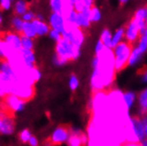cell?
Returning a JSON list of instances; mask_svg holds the SVG:
<instances>
[{
  "label": "cell",
  "instance_id": "obj_13",
  "mask_svg": "<svg viewBox=\"0 0 147 146\" xmlns=\"http://www.w3.org/2000/svg\"><path fill=\"white\" fill-rule=\"evenodd\" d=\"M13 129H14V123L13 119L6 116H3L2 123L0 125V133L10 135L13 132Z\"/></svg>",
  "mask_w": 147,
  "mask_h": 146
},
{
  "label": "cell",
  "instance_id": "obj_23",
  "mask_svg": "<svg viewBox=\"0 0 147 146\" xmlns=\"http://www.w3.org/2000/svg\"><path fill=\"white\" fill-rule=\"evenodd\" d=\"M51 7L53 13H61V4L62 0H51ZM61 14V13H60Z\"/></svg>",
  "mask_w": 147,
  "mask_h": 146
},
{
  "label": "cell",
  "instance_id": "obj_26",
  "mask_svg": "<svg viewBox=\"0 0 147 146\" xmlns=\"http://www.w3.org/2000/svg\"><path fill=\"white\" fill-rule=\"evenodd\" d=\"M138 48L139 49V50L142 53H144L147 50V37L143 35L140 36V42H139V45Z\"/></svg>",
  "mask_w": 147,
  "mask_h": 146
},
{
  "label": "cell",
  "instance_id": "obj_42",
  "mask_svg": "<svg viewBox=\"0 0 147 146\" xmlns=\"http://www.w3.org/2000/svg\"><path fill=\"white\" fill-rule=\"evenodd\" d=\"M2 23V18H1V16H0V24Z\"/></svg>",
  "mask_w": 147,
  "mask_h": 146
},
{
  "label": "cell",
  "instance_id": "obj_7",
  "mask_svg": "<svg viewBox=\"0 0 147 146\" xmlns=\"http://www.w3.org/2000/svg\"><path fill=\"white\" fill-rule=\"evenodd\" d=\"M0 38L5 40L8 44L12 46L13 50L16 51H20L22 50V42H20V36L16 32H10V31H5V32H0Z\"/></svg>",
  "mask_w": 147,
  "mask_h": 146
},
{
  "label": "cell",
  "instance_id": "obj_32",
  "mask_svg": "<svg viewBox=\"0 0 147 146\" xmlns=\"http://www.w3.org/2000/svg\"><path fill=\"white\" fill-rule=\"evenodd\" d=\"M67 60L65 59H63L59 56H58L57 54L55 55L54 57V63L57 65V66H61V65H65L66 63H67Z\"/></svg>",
  "mask_w": 147,
  "mask_h": 146
},
{
  "label": "cell",
  "instance_id": "obj_29",
  "mask_svg": "<svg viewBox=\"0 0 147 146\" xmlns=\"http://www.w3.org/2000/svg\"><path fill=\"white\" fill-rule=\"evenodd\" d=\"M12 0H0V10H8L11 5Z\"/></svg>",
  "mask_w": 147,
  "mask_h": 146
},
{
  "label": "cell",
  "instance_id": "obj_18",
  "mask_svg": "<svg viewBox=\"0 0 147 146\" xmlns=\"http://www.w3.org/2000/svg\"><path fill=\"white\" fill-rule=\"evenodd\" d=\"M139 105L142 114L147 113V89L142 92L141 95L139 96Z\"/></svg>",
  "mask_w": 147,
  "mask_h": 146
},
{
  "label": "cell",
  "instance_id": "obj_20",
  "mask_svg": "<svg viewBox=\"0 0 147 146\" xmlns=\"http://www.w3.org/2000/svg\"><path fill=\"white\" fill-rule=\"evenodd\" d=\"M12 27L20 35L22 32V27H23V20H22L19 17H14L12 20Z\"/></svg>",
  "mask_w": 147,
  "mask_h": 146
},
{
  "label": "cell",
  "instance_id": "obj_11",
  "mask_svg": "<svg viewBox=\"0 0 147 146\" xmlns=\"http://www.w3.org/2000/svg\"><path fill=\"white\" fill-rule=\"evenodd\" d=\"M50 23H51V27L52 28V29H55L61 33L63 29H64L65 19L63 18V16L60 13H53L51 16Z\"/></svg>",
  "mask_w": 147,
  "mask_h": 146
},
{
  "label": "cell",
  "instance_id": "obj_12",
  "mask_svg": "<svg viewBox=\"0 0 147 146\" xmlns=\"http://www.w3.org/2000/svg\"><path fill=\"white\" fill-rule=\"evenodd\" d=\"M20 56H22L25 65L28 67H36V59H35V56H34L33 50L22 49V50H20Z\"/></svg>",
  "mask_w": 147,
  "mask_h": 146
},
{
  "label": "cell",
  "instance_id": "obj_21",
  "mask_svg": "<svg viewBox=\"0 0 147 146\" xmlns=\"http://www.w3.org/2000/svg\"><path fill=\"white\" fill-rule=\"evenodd\" d=\"M100 40L104 44L105 46L112 49V38H111V34H110V32L108 30H104L103 31Z\"/></svg>",
  "mask_w": 147,
  "mask_h": 146
},
{
  "label": "cell",
  "instance_id": "obj_35",
  "mask_svg": "<svg viewBox=\"0 0 147 146\" xmlns=\"http://www.w3.org/2000/svg\"><path fill=\"white\" fill-rule=\"evenodd\" d=\"M83 5H84L85 7L87 8H91L92 3H93V0H82Z\"/></svg>",
  "mask_w": 147,
  "mask_h": 146
},
{
  "label": "cell",
  "instance_id": "obj_4",
  "mask_svg": "<svg viewBox=\"0 0 147 146\" xmlns=\"http://www.w3.org/2000/svg\"><path fill=\"white\" fill-rule=\"evenodd\" d=\"M56 54L67 61L75 60L80 55V48L72 44L67 39L61 37L57 41Z\"/></svg>",
  "mask_w": 147,
  "mask_h": 146
},
{
  "label": "cell",
  "instance_id": "obj_24",
  "mask_svg": "<svg viewBox=\"0 0 147 146\" xmlns=\"http://www.w3.org/2000/svg\"><path fill=\"white\" fill-rule=\"evenodd\" d=\"M100 12L98 11V9L96 7H91L90 8V22H98L100 19Z\"/></svg>",
  "mask_w": 147,
  "mask_h": 146
},
{
  "label": "cell",
  "instance_id": "obj_17",
  "mask_svg": "<svg viewBox=\"0 0 147 146\" xmlns=\"http://www.w3.org/2000/svg\"><path fill=\"white\" fill-rule=\"evenodd\" d=\"M142 52L139 50L138 48H136L134 49L132 51H131V53H130V56H129V62H128V64L129 65H135L136 62H138L139 60V59L141 58L142 56Z\"/></svg>",
  "mask_w": 147,
  "mask_h": 146
},
{
  "label": "cell",
  "instance_id": "obj_1",
  "mask_svg": "<svg viewBox=\"0 0 147 146\" xmlns=\"http://www.w3.org/2000/svg\"><path fill=\"white\" fill-rule=\"evenodd\" d=\"M123 95L118 91L112 93L111 97L98 94L93 100L94 117L90 128V137L95 144H108L122 140L138 142L131 120L129 119Z\"/></svg>",
  "mask_w": 147,
  "mask_h": 146
},
{
  "label": "cell",
  "instance_id": "obj_28",
  "mask_svg": "<svg viewBox=\"0 0 147 146\" xmlns=\"http://www.w3.org/2000/svg\"><path fill=\"white\" fill-rule=\"evenodd\" d=\"M69 86H70V89L72 90H76L78 87V80L76 78V75H72L71 78H70V81H69Z\"/></svg>",
  "mask_w": 147,
  "mask_h": 146
},
{
  "label": "cell",
  "instance_id": "obj_16",
  "mask_svg": "<svg viewBox=\"0 0 147 146\" xmlns=\"http://www.w3.org/2000/svg\"><path fill=\"white\" fill-rule=\"evenodd\" d=\"M28 5L23 1V0H19L15 4V13L17 15H23L28 12Z\"/></svg>",
  "mask_w": 147,
  "mask_h": 146
},
{
  "label": "cell",
  "instance_id": "obj_41",
  "mask_svg": "<svg viewBox=\"0 0 147 146\" xmlns=\"http://www.w3.org/2000/svg\"><path fill=\"white\" fill-rule=\"evenodd\" d=\"M71 1H72V2L74 3V5H75V3H76V1H78V0H71Z\"/></svg>",
  "mask_w": 147,
  "mask_h": 146
},
{
  "label": "cell",
  "instance_id": "obj_27",
  "mask_svg": "<svg viewBox=\"0 0 147 146\" xmlns=\"http://www.w3.org/2000/svg\"><path fill=\"white\" fill-rule=\"evenodd\" d=\"M30 137H31V134H30V131L28 129H24L22 133L20 134V139L22 143L28 142Z\"/></svg>",
  "mask_w": 147,
  "mask_h": 146
},
{
  "label": "cell",
  "instance_id": "obj_5",
  "mask_svg": "<svg viewBox=\"0 0 147 146\" xmlns=\"http://www.w3.org/2000/svg\"><path fill=\"white\" fill-rule=\"evenodd\" d=\"M10 93H13L14 95L18 96L20 98H22L25 102L32 99L35 96V88L34 85H29L27 83L19 81L15 78L12 83L11 91Z\"/></svg>",
  "mask_w": 147,
  "mask_h": 146
},
{
  "label": "cell",
  "instance_id": "obj_30",
  "mask_svg": "<svg viewBox=\"0 0 147 146\" xmlns=\"http://www.w3.org/2000/svg\"><path fill=\"white\" fill-rule=\"evenodd\" d=\"M50 36H51L52 39H54L55 41H59V40L62 37L61 33L59 32V31H57V30H55V29H51V30L50 31Z\"/></svg>",
  "mask_w": 147,
  "mask_h": 146
},
{
  "label": "cell",
  "instance_id": "obj_3",
  "mask_svg": "<svg viewBox=\"0 0 147 146\" xmlns=\"http://www.w3.org/2000/svg\"><path fill=\"white\" fill-rule=\"evenodd\" d=\"M132 47L133 45L129 44L128 41L120 42L114 47V67L116 72L121 71L128 65Z\"/></svg>",
  "mask_w": 147,
  "mask_h": 146
},
{
  "label": "cell",
  "instance_id": "obj_40",
  "mask_svg": "<svg viewBox=\"0 0 147 146\" xmlns=\"http://www.w3.org/2000/svg\"><path fill=\"white\" fill-rule=\"evenodd\" d=\"M2 119H3V116L0 114V125H1V123H2Z\"/></svg>",
  "mask_w": 147,
  "mask_h": 146
},
{
  "label": "cell",
  "instance_id": "obj_9",
  "mask_svg": "<svg viewBox=\"0 0 147 146\" xmlns=\"http://www.w3.org/2000/svg\"><path fill=\"white\" fill-rule=\"evenodd\" d=\"M131 122L133 125V128L136 133V137H138V140L139 142H142L144 138H145V132H144V123L143 120H141L138 117H132L131 119Z\"/></svg>",
  "mask_w": 147,
  "mask_h": 146
},
{
  "label": "cell",
  "instance_id": "obj_31",
  "mask_svg": "<svg viewBox=\"0 0 147 146\" xmlns=\"http://www.w3.org/2000/svg\"><path fill=\"white\" fill-rule=\"evenodd\" d=\"M36 18V15L32 13V12H27L23 14L22 20L24 22H31Z\"/></svg>",
  "mask_w": 147,
  "mask_h": 146
},
{
  "label": "cell",
  "instance_id": "obj_25",
  "mask_svg": "<svg viewBox=\"0 0 147 146\" xmlns=\"http://www.w3.org/2000/svg\"><path fill=\"white\" fill-rule=\"evenodd\" d=\"M123 98H124V101L126 103V105H127V106L129 108H130L132 106V104L135 99V95L132 92H127V93L123 94Z\"/></svg>",
  "mask_w": 147,
  "mask_h": 146
},
{
  "label": "cell",
  "instance_id": "obj_39",
  "mask_svg": "<svg viewBox=\"0 0 147 146\" xmlns=\"http://www.w3.org/2000/svg\"><path fill=\"white\" fill-rule=\"evenodd\" d=\"M144 81H147V72L145 73V75H144Z\"/></svg>",
  "mask_w": 147,
  "mask_h": 146
},
{
  "label": "cell",
  "instance_id": "obj_10",
  "mask_svg": "<svg viewBox=\"0 0 147 146\" xmlns=\"http://www.w3.org/2000/svg\"><path fill=\"white\" fill-rule=\"evenodd\" d=\"M67 143L69 145H72V146H78V145L84 144L86 143V135L83 133H82L81 131L71 130V134L69 135Z\"/></svg>",
  "mask_w": 147,
  "mask_h": 146
},
{
  "label": "cell",
  "instance_id": "obj_6",
  "mask_svg": "<svg viewBox=\"0 0 147 146\" xmlns=\"http://www.w3.org/2000/svg\"><path fill=\"white\" fill-rule=\"evenodd\" d=\"M71 134V129L66 125H61L53 133H52L51 138L49 139L50 144L58 145L65 143L68 140L69 135Z\"/></svg>",
  "mask_w": 147,
  "mask_h": 146
},
{
  "label": "cell",
  "instance_id": "obj_43",
  "mask_svg": "<svg viewBox=\"0 0 147 146\" xmlns=\"http://www.w3.org/2000/svg\"><path fill=\"white\" fill-rule=\"evenodd\" d=\"M146 22H147V8H146Z\"/></svg>",
  "mask_w": 147,
  "mask_h": 146
},
{
  "label": "cell",
  "instance_id": "obj_22",
  "mask_svg": "<svg viewBox=\"0 0 147 146\" xmlns=\"http://www.w3.org/2000/svg\"><path fill=\"white\" fill-rule=\"evenodd\" d=\"M123 35H124V29L123 28H121V29L116 31V33H115V35L113 36V37L112 39V48H114L120 43Z\"/></svg>",
  "mask_w": 147,
  "mask_h": 146
},
{
  "label": "cell",
  "instance_id": "obj_33",
  "mask_svg": "<svg viewBox=\"0 0 147 146\" xmlns=\"http://www.w3.org/2000/svg\"><path fill=\"white\" fill-rule=\"evenodd\" d=\"M104 47H105L104 44L101 42V40H99V41H98V43L97 44V46H96V53H97V54L99 53L100 51L104 49Z\"/></svg>",
  "mask_w": 147,
  "mask_h": 146
},
{
  "label": "cell",
  "instance_id": "obj_15",
  "mask_svg": "<svg viewBox=\"0 0 147 146\" xmlns=\"http://www.w3.org/2000/svg\"><path fill=\"white\" fill-rule=\"evenodd\" d=\"M24 35L26 36H28L30 38H35L37 35L36 32L35 27L32 22H24L23 27H22V32L20 34V36Z\"/></svg>",
  "mask_w": 147,
  "mask_h": 146
},
{
  "label": "cell",
  "instance_id": "obj_37",
  "mask_svg": "<svg viewBox=\"0 0 147 146\" xmlns=\"http://www.w3.org/2000/svg\"><path fill=\"white\" fill-rule=\"evenodd\" d=\"M144 123V132H145V135L147 137V117H145L143 120Z\"/></svg>",
  "mask_w": 147,
  "mask_h": 146
},
{
  "label": "cell",
  "instance_id": "obj_34",
  "mask_svg": "<svg viewBox=\"0 0 147 146\" xmlns=\"http://www.w3.org/2000/svg\"><path fill=\"white\" fill-rule=\"evenodd\" d=\"M28 143H29L30 145H32V146H36V145L38 144L37 139H36L35 137H31L29 138V140H28Z\"/></svg>",
  "mask_w": 147,
  "mask_h": 146
},
{
  "label": "cell",
  "instance_id": "obj_14",
  "mask_svg": "<svg viewBox=\"0 0 147 146\" xmlns=\"http://www.w3.org/2000/svg\"><path fill=\"white\" fill-rule=\"evenodd\" d=\"M32 23L35 27L37 36H45L49 32V26L46 23H45L43 20L34 19L32 20Z\"/></svg>",
  "mask_w": 147,
  "mask_h": 146
},
{
  "label": "cell",
  "instance_id": "obj_19",
  "mask_svg": "<svg viewBox=\"0 0 147 146\" xmlns=\"http://www.w3.org/2000/svg\"><path fill=\"white\" fill-rule=\"evenodd\" d=\"M20 42H22V48L25 49V50H33V41L30 37L26 36L24 35L20 36Z\"/></svg>",
  "mask_w": 147,
  "mask_h": 146
},
{
  "label": "cell",
  "instance_id": "obj_38",
  "mask_svg": "<svg viewBox=\"0 0 147 146\" xmlns=\"http://www.w3.org/2000/svg\"><path fill=\"white\" fill-rule=\"evenodd\" d=\"M119 1H120L121 5H123L124 4H126V3L128 2V0H119Z\"/></svg>",
  "mask_w": 147,
  "mask_h": 146
},
{
  "label": "cell",
  "instance_id": "obj_8",
  "mask_svg": "<svg viewBox=\"0 0 147 146\" xmlns=\"http://www.w3.org/2000/svg\"><path fill=\"white\" fill-rule=\"evenodd\" d=\"M138 36H140L139 35V27L136 20L133 19V20L130 22V24L129 25V27L127 28L126 38H127V41L129 43L133 45L135 44V42L138 40Z\"/></svg>",
  "mask_w": 147,
  "mask_h": 146
},
{
  "label": "cell",
  "instance_id": "obj_36",
  "mask_svg": "<svg viewBox=\"0 0 147 146\" xmlns=\"http://www.w3.org/2000/svg\"><path fill=\"white\" fill-rule=\"evenodd\" d=\"M4 60H6L5 56H4V53H3V50H2V48H1V39H0V62H2Z\"/></svg>",
  "mask_w": 147,
  "mask_h": 146
},
{
  "label": "cell",
  "instance_id": "obj_2",
  "mask_svg": "<svg viewBox=\"0 0 147 146\" xmlns=\"http://www.w3.org/2000/svg\"><path fill=\"white\" fill-rule=\"evenodd\" d=\"M93 61L94 73L91 78L92 89L98 91L110 85L114 75V58L111 48L105 46Z\"/></svg>",
  "mask_w": 147,
  "mask_h": 146
}]
</instances>
